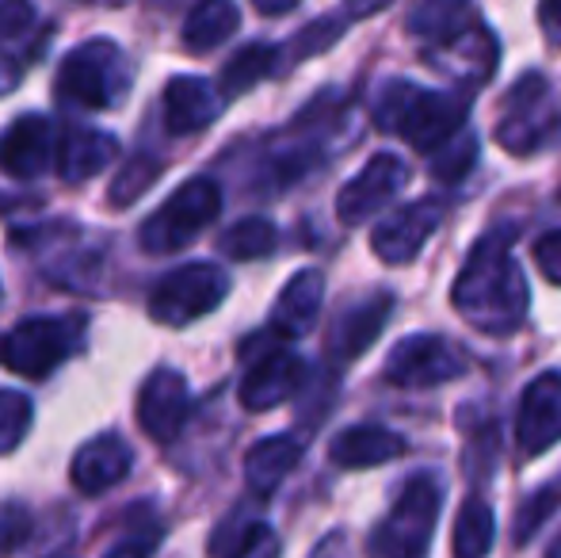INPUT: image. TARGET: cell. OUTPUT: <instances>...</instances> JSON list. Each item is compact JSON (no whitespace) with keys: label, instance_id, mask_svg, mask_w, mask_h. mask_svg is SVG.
Listing matches in <instances>:
<instances>
[{"label":"cell","instance_id":"30bf717a","mask_svg":"<svg viewBox=\"0 0 561 558\" xmlns=\"http://www.w3.org/2000/svg\"><path fill=\"white\" fill-rule=\"evenodd\" d=\"M241 352L249 356V372L241 379V406L249 413L275 410L306 387V375H310L306 360L283 349L272 333H256L252 341H244Z\"/></svg>","mask_w":561,"mask_h":558},{"label":"cell","instance_id":"4dcf8cb0","mask_svg":"<svg viewBox=\"0 0 561 558\" xmlns=\"http://www.w3.org/2000/svg\"><path fill=\"white\" fill-rule=\"evenodd\" d=\"M558 505H561V475L550 478L547 486H539V490H535L531 498L519 505V513H516V544H527V539H531L535 532H539L542 524L558 513Z\"/></svg>","mask_w":561,"mask_h":558},{"label":"cell","instance_id":"ac0fdd59","mask_svg":"<svg viewBox=\"0 0 561 558\" xmlns=\"http://www.w3.org/2000/svg\"><path fill=\"white\" fill-rule=\"evenodd\" d=\"M321 303H325V276L318 269H302L290 276L287 287L279 291L272 306V321H267V333L275 341H298L313 329L321 314Z\"/></svg>","mask_w":561,"mask_h":558},{"label":"cell","instance_id":"e0dca14e","mask_svg":"<svg viewBox=\"0 0 561 558\" xmlns=\"http://www.w3.org/2000/svg\"><path fill=\"white\" fill-rule=\"evenodd\" d=\"M561 440V372H542L527 383L516 410V444L524 455H542Z\"/></svg>","mask_w":561,"mask_h":558},{"label":"cell","instance_id":"44dd1931","mask_svg":"<svg viewBox=\"0 0 561 558\" xmlns=\"http://www.w3.org/2000/svg\"><path fill=\"white\" fill-rule=\"evenodd\" d=\"M405 436L386 424H352V429L336 432L329 440V459L336 463L340 470H370L382 467V463H393L405 455Z\"/></svg>","mask_w":561,"mask_h":558},{"label":"cell","instance_id":"cb8c5ba5","mask_svg":"<svg viewBox=\"0 0 561 558\" xmlns=\"http://www.w3.org/2000/svg\"><path fill=\"white\" fill-rule=\"evenodd\" d=\"M210 555L215 558H279V536L272 532L267 521L256 516H229L222 528L210 539Z\"/></svg>","mask_w":561,"mask_h":558},{"label":"cell","instance_id":"603a6c76","mask_svg":"<svg viewBox=\"0 0 561 558\" xmlns=\"http://www.w3.org/2000/svg\"><path fill=\"white\" fill-rule=\"evenodd\" d=\"M118 157V141L107 135V130H92V127H73L66 130L58 141V176L66 184H84L92 180L96 172H104Z\"/></svg>","mask_w":561,"mask_h":558},{"label":"cell","instance_id":"52a82bcc","mask_svg":"<svg viewBox=\"0 0 561 558\" xmlns=\"http://www.w3.org/2000/svg\"><path fill=\"white\" fill-rule=\"evenodd\" d=\"M561 130V107L542 73H524L508 89L501 104V119H496V146H504L516 157H531L535 149L550 146Z\"/></svg>","mask_w":561,"mask_h":558},{"label":"cell","instance_id":"7c38bea8","mask_svg":"<svg viewBox=\"0 0 561 558\" xmlns=\"http://www.w3.org/2000/svg\"><path fill=\"white\" fill-rule=\"evenodd\" d=\"M409 164L398 153H375L336 195V218L344 226H359L375 218L393 195L405 187Z\"/></svg>","mask_w":561,"mask_h":558},{"label":"cell","instance_id":"60d3db41","mask_svg":"<svg viewBox=\"0 0 561 558\" xmlns=\"http://www.w3.org/2000/svg\"><path fill=\"white\" fill-rule=\"evenodd\" d=\"M0 303H4V287H0Z\"/></svg>","mask_w":561,"mask_h":558},{"label":"cell","instance_id":"5bb4252c","mask_svg":"<svg viewBox=\"0 0 561 558\" xmlns=\"http://www.w3.org/2000/svg\"><path fill=\"white\" fill-rule=\"evenodd\" d=\"M58 127L50 115H20L0 135V172L12 180H38L58 161Z\"/></svg>","mask_w":561,"mask_h":558},{"label":"cell","instance_id":"277c9868","mask_svg":"<svg viewBox=\"0 0 561 558\" xmlns=\"http://www.w3.org/2000/svg\"><path fill=\"white\" fill-rule=\"evenodd\" d=\"M134 84V66L112 38H89L61 58L54 89L66 104L84 112H115L126 104Z\"/></svg>","mask_w":561,"mask_h":558},{"label":"cell","instance_id":"d590c367","mask_svg":"<svg viewBox=\"0 0 561 558\" xmlns=\"http://www.w3.org/2000/svg\"><path fill=\"white\" fill-rule=\"evenodd\" d=\"M23 532H27V516H23L20 509H8V513L0 516V551H12L23 539Z\"/></svg>","mask_w":561,"mask_h":558},{"label":"cell","instance_id":"e575fe53","mask_svg":"<svg viewBox=\"0 0 561 558\" xmlns=\"http://www.w3.org/2000/svg\"><path fill=\"white\" fill-rule=\"evenodd\" d=\"M35 23V8L23 0H0V38H15Z\"/></svg>","mask_w":561,"mask_h":558},{"label":"cell","instance_id":"ba28073f","mask_svg":"<svg viewBox=\"0 0 561 558\" xmlns=\"http://www.w3.org/2000/svg\"><path fill=\"white\" fill-rule=\"evenodd\" d=\"M229 295V276L210 261H192L184 269H172L149 295V318L157 326L184 329L192 321L215 314Z\"/></svg>","mask_w":561,"mask_h":558},{"label":"cell","instance_id":"7402d4cb","mask_svg":"<svg viewBox=\"0 0 561 558\" xmlns=\"http://www.w3.org/2000/svg\"><path fill=\"white\" fill-rule=\"evenodd\" d=\"M302 452H306V444L295 432L256 440V444L249 447V455H244V482H249L260 498H267V493H275L295 475V467L302 463Z\"/></svg>","mask_w":561,"mask_h":558},{"label":"cell","instance_id":"2e32d148","mask_svg":"<svg viewBox=\"0 0 561 558\" xmlns=\"http://www.w3.org/2000/svg\"><path fill=\"white\" fill-rule=\"evenodd\" d=\"M444 226V203L439 200H416L409 207L393 210L390 218L370 230V249L382 264H409L424 249V241Z\"/></svg>","mask_w":561,"mask_h":558},{"label":"cell","instance_id":"8fae6325","mask_svg":"<svg viewBox=\"0 0 561 558\" xmlns=\"http://www.w3.org/2000/svg\"><path fill=\"white\" fill-rule=\"evenodd\" d=\"M470 372V356L439 333H413L386 356V383L401 390H432Z\"/></svg>","mask_w":561,"mask_h":558},{"label":"cell","instance_id":"836d02e7","mask_svg":"<svg viewBox=\"0 0 561 558\" xmlns=\"http://www.w3.org/2000/svg\"><path fill=\"white\" fill-rule=\"evenodd\" d=\"M535 264H539V272L547 276L550 283H561V226L558 230H547L539 241H535Z\"/></svg>","mask_w":561,"mask_h":558},{"label":"cell","instance_id":"ab89813d","mask_svg":"<svg viewBox=\"0 0 561 558\" xmlns=\"http://www.w3.org/2000/svg\"><path fill=\"white\" fill-rule=\"evenodd\" d=\"M547 558H561V532H558V539L550 544V551H547Z\"/></svg>","mask_w":561,"mask_h":558},{"label":"cell","instance_id":"f1b7e54d","mask_svg":"<svg viewBox=\"0 0 561 558\" xmlns=\"http://www.w3.org/2000/svg\"><path fill=\"white\" fill-rule=\"evenodd\" d=\"M161 172H164V164L157 161L153 153H134L130 161H126V169L115 176L112 192H107V203H112V207H130L134 200H141V195L149 192V184H157Z\"/></svg>","mask_w":561,"mask_h":558},{"label":"cell","instance_id":"9c48e42d","mask_svg":"<svg viewBox=\"0 0 561 558\" xmlns=\"http://www.w3.org/2000/svg\"><path fill=\"white\" fill-rule=\"evenodd\" d=\"M81 318H23L0 341V360L8 372L23 375V379H46L61 360L81 352Z\"/></svg>","mask_w":561,"mask_h":558},{"label":"cell","instance_id":"d6986e66","mask_svg":"<svg viewBox=\"0 0 561 558\" xmlns=\"http://www.w3.org/2000/svg\"><path fill=\"white\" fill-rule=\"evenodd\" d=\"M226 100L218 96V89L207 77H172L164 84V127L169 135H195V130H207L210 123L222 115Z\"/></svg>","mask_w":561,"mask_h":558},{"label":"cell","instance_id":"83f0119b","mask_svg":"<svg viewBox=\"0 0 561 558\" xmlns=\"http://www.w3.org/2000/svg\"><path fill=\"white\" fill-rule=\"evenodd\" d=\"M218 246H222V253L233 257V261H264V257H272L275 246H279V230H275V223H267V218L252 215L229 226Z\"/></svg>","mask_w":561,"mask_h":558},{"label":"cell","instance_id":"d6a6232c","mask_svg":"<svg viewBox=\"0 0 561 558\" xmlns=\"http://www.w3.org/2000/svg\"><path fill=\"white\" fill-rule=\"evenodd\" d=\"M161 539H164L161 524H146V528H138V532H130V536L118 539L104 558H153L157 547H161Z\"/></svg>","mask_w":561,"mask_h":558},{"label":"cell","instance_id":"f546056e","mask_svg":"<svg viewBox=\"0 0 561 558\" xmlns=\"http://www.w3.org/2000/svg\"><path fill=\"white\" fill-rule=\"evenodd\" d=\"M31 418H35V406L20 390H0V455L15 452V447L27 440Z\"/></svg>","mask_w":561,"mask_h":558},{"label":"cell","instance_id":"8992f818","mask_svg":"<svg viewBox=\"0 0 561 558\" xmlns=\"http://www.w3.org/2000/svg\"><path fill=\"white\" fill-rule=\"evenodd\" d=\"M222 215V187L210 176H192L141 223L138 246L149 257L180 253Z\"/></svg>","mask_w":561,"mask_h":558},{"label":"cell","instance_id":"484cf974","mask_svg":"<svg viewBox=\"0 0 561 558\" xmlns=\"http://www.w3.org/2000/svg\"><path fill=\"white\" fill-rule=\"evenodd\" d=\"M237 23H241V12H237V4H229V0H207V4L192 8V15H187L184 46L192 54L218 50V46H222L226 38L237 31Z\"/></svg>","mask_w":561,"mask_h":558},{"label":"cell","instance_id":"5b68a950","mask_svg":"<svg viewBox=\"0 0 561 558\" xmlns=\"http://www.w3.org/2000/svg\"><path fill=\"white\" fill-rule=\"evenodd\" d=\"M444 486L436 475H413L390 513L370 532V558H428L436 539Z\"/></svg>","mask_w":561,"mask_h":558},{"label":"cell","instance_id":"7a4b0ae2","mask_svg":"<svg viewBox=\"0 0 561 558\" xmlns=\"http://www.w3.org/2000/svg\"><path fill=\"white\" fill-rule=\"evenodd\" d=\"M409 35L424 43V58L432 69L447 73L450 81L466 84H485L496 69V38L485 27L478 8L470 4H421L409 12Z\"/></svg>","mask_w":561,"mask_h":558},{"label":"cell","instance_id":"8d00e7d4","mask_svg":"<svg viewBox=\"0 0 561 558\" xmlns=\"http://www.w3.org/2000/svg\"><path fill=\"white\" fill-rule=\"evenodd\" d=\"M539 23H542V31H547V43L561 46V0L539 4Z\"/></svg>","mask_w":561,"mask_h":558},{"label":"cell","instance_id":"f35d334b","mask_svg":"<svg viewBox=\"0 0 561 558\" xmlns=\"http://www.w3.org/2000/svg\"><path fill=\"white\" fill-rule=\"evenodd\" d=\"M295 8H298V0H279V4H275V0H260L256 12L260 15H287V12H295Z\"/></svg>","mask_w":561,"mask_h":558},{"label":"cell","instance_id":"d4e9b609","mask_svg":"<svg viewBox=\"0 0 561 558\" xmlns=\"http://www.w3.org/2000/svg\"><path fill=\"white\" fill-rule=\"evenodd\" d=\"M279 61H283V50L272 43H249L241 46V50L233 54V58L226 61L222 69V81L215 84L218 96H241V92L256 89L260 81H267V77L279 73Z\"/></svg>","mask_w":561,"mask_h":558},{"label":"cell","instance_id":"6da1fadb","mask_svg":"<svg viewBox=\"0 0 561 558\" xmlns=\"http://www.w3.org/2000/svg\"><path fill=\"white\" fill-rule=\"evenodd\" d=\"M450 306L466 326L485 337H512L524 326L531 291L512 257V230H493L473 241L450 287Z\"/></svg>","mask_w":561,"mask_h":558},{"label":"cell","instance_id":"1f68e13d","mask_svg":"<svg viewBox=\"0 0 561 558\" xmlns=\"http://www.w3.org/2000/svg\"><path fill=\"white\" fill-rule=\"evenodd\" d=\"M473 164H478V138H473V130H462L450 146H444L436 157H432L428 169L439 184H458Z\"/></svg>","mask_w":561,"mask_h":558},{"label":"cell","instance_id":"9a60e30c","mask_svg":"<svg viewBox=\"0 0 561 558\" xmlns=\"http://www.w3.org/2000/svg\"><path fill=\"white\" fill-rule=\"evenodd\" d=\"M192 418V387L172 367H157L138 390V424L149 440L172 444Z\"/></svg>","mask_w":561,"mask_h":558},{"label":"cell","instance_id":"74e56055","mask_svg":"<svg viewBox=\"0 0 561 558\" xmlns=\"http://www.w3.org/2000/svg\"><path fill=\"white\" fill-rule=\"evenodd\" d=\"M20 81H23V66L0 50V96H8V92H12Z\"/></svg>","mask_w":561,"mask_h":558},{"label":"cell","instance_id":"3957f363","mask_svg":"<svg viewBox=\"0 0 561 558\" xmlns=\"http://www.w3.org/2000/svg\"><path fill=\"white\" fill-rule=\"evenodd\" d=\"M375 127L386 135L401 138L405 146L421 149V153L436 157L439 149L450 146L470 119V100L458 96V92H439L413 84L405 77H393L382 89L375 92Z\"/></svg>","mask_w":561,"mask_h":558},{"label":"cell","instance_id":"ffe728a7","mask_svg":"<svg viewBox=\"0 0 561 558\" xmlns=\"http://www.w3.org/2000/svg\"><path fill=\"white\" fill-rule=\"evenodd\" d=\"M134 470V452L118 432H104V436L89 440L81 452L73 455V467H69V478L81 493H104L112 486L123 482Z\"/></svg>","mask_w":561,"mask_h":558},{"label":"cell","instance_id":"4fadbf2b","mask_svg":"<svg viewBox=\"0 0 561 558\" xmlns=\"http://www.w3.org/2000/svg\"><path fill=\"white\" fill-rule=\"evenodd\" d=\"M393 314V295L390 291H370V295L347 303L344 310L333 318L325 337V356L333 367H344L352 360H359L370 344L378 341V333L386 329Z\"/></svg>","mask_w":561,"mask_h":558},{"label":"cell","instance_id":"4316f807","mask_svg":"<svg viewBox=\"0 0 561 558\" xmlns=\"http://www.w3.org/2000/svg\"><path fill=\"white\" fill-rule=\"evenodd\" d=\"M493 539H496L493 505H489L485 498H470L462 509H458L455 536H450L455 558H485L489 547H493Z\"/></svg>","mask_w":561,"mask_h":558}]
</instances>
